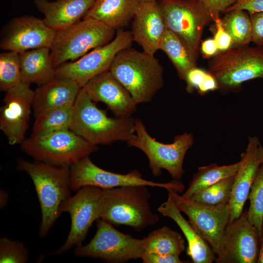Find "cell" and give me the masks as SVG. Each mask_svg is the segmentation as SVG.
<instances>
[{
    "instance_id": "obj_1",
    "label": "cell",
    "mask_w": 263,
    "mask_h": 263,
    "mask_svg": "<svg viewBox=\"0 0 263 263\" xmlns=\"http://www.w3.org/2000/svg\"><path fill=\"white\" fill-rule=\"evenodd\" d=\"M17 169L27 173L34 185L41 214L39 234L44 237L61 214V203L71 196L70 167L19 158Z\"/></svg>"
},
{
    "instance_id": "obj_2",
    "label": "cell",
    "mask_w": 263,
    "mask_h": 263,
    "mask_svg": "<svg viewBox=\"0 0 263 263\" xmlns=\"http://www.w3.org/2000/svg\"><path fill=\"white\" fill-rule=\"evenodd\" d=\"M70 129L95 146L127 142L135 134L134 118L109 117L106 111L98 108L82 88L74 104Z\"/></svg>"
},
{
    "instance_id": "obj_3",
    "label": "cell",
    "mask_w": 263,
    "mask_h": 263,
    "mask_svg": "<svg viewBox=\"0 0 263 263\" xmlns=\"http://www.w3.org/2000/svg\"><path fill=\"white\" fill-rule=\"evenodd\" d=\"M138 104L151 101L164 85L163 68L154 55L130 47L119 52L109 70Z\"/></svg>"
},
{
    "instance_id": "obj_4",
    "label": "cell",
    "mask_w": 263,
    "mask_h": 263,
    "mask_svg": "<svg viewBox=\"0 0 263 263\" xmlns=\"http://www.w3.org/2000/svg\"><path fill=\"white\" fill-rule=\"evenodd\" d=\"M148 186L133 185L103 189L100 219L112 225L140 231L159 220L150 205Z\"/></svg>"
},
{
    "instance_id": "obj_5",
    "label": "cell",
    "mask_w": 263,
    "mask_h": 263,
    "mask_svg": "<svg viewBox=\"0 0 263 263\" xmlns=\"http://www.w3.org/2000/svg\"><path fill=\"white\" fill-rule=\"evenodd\" d=\"M222 94L237 93L244 82L263 80V46H248L219 52L208 63Z\"/></svg>"
},
{
    "instance_id": "obj_6",
    "label": "cell",
    "mask_w": 263,
    "mask_h": 263,
    "mask_svg": "<svg viewBox=\"0 0 263 263\" xmlns=\"http://www.w3.org/2000/svg\"><path fill=\"white\" fill-rule=\"evenodd\" d=\"M114 29L90 17L56 31L50 48L53 65L56 69L68 60L74 61L87 52L110 42Z\"/></svg>"
},
{
    "instance_id": "obj_7",
    "label": "cell",
    "mask_w": 263,
    "mask_h": 263,
    "mask_svg": "<svg viewBox=\"0 0 263 263\" xmlns=\"http://www.w3.org/2000/svg\"><path fill=\"white\" fill-rule=\"evenodd\" d=\"M134 130L135 134L127 141L128 145L145 154L153 175L159 176L161 169H164L174 179H181L184 172L185 155L194 143L193 135L185 132L176 135L171 143H161L151 137L139 118L134 119Z\"/></svg>"
},
{
    "instance_id": "obj_8",
    "label": "cell",
    "mask_w": 263,
    "mask_h": 263,
    "mask_svg": "<svg viewBox=\"0 0 263 263\" xmlns=\"http://www.w3.org/2000/svg\"><path fill=\"white\" fill-rule=\"evenodd\" d=\"M21 149L37 161L70 167L97 148L67 129L40 137L30 136L21 144Z\"/></svg>"
},
{
    "instance_id": "obj_9",
    "label": "cell",
    "mask_w": 263,
    "mask_h": 263,
    "mask_svg": "<svg viewBox=\"0 0 263 263\" xmlns=\"http://www.w3.org/2000/svg\"><path fill=\"white\" fill-rule=\"evenodd\" d=\"M166 29L175 34L197 64L205 28L212 20L198 0H159Z\"/></svg>"
},
{
    "instance_id": "obj_10",
    "label": "cell",
    "mask_w": 263,
    "mask_h": 263,
    "mask_svg": "<svg viewBox=\"0 0 263 263\" xmlns=\"http://www.w3.org/2000/svg\"><path fill=\"white\" fill-rule=\"evenodd\" d=\"M96 222L94 236L88 244L75 246V255L99 258L110 263L141 258L145 250V238L138 239L121 232L102 219H98Z\"/></svg>"
},
{
    "instance_id": "obj_11",
    "label": "cell",
    "mask_w": 263,
    "mask_h": 263,
    "mask_svg": "<svg viewBox=\"0 0 263 263\" xmlns=\"http://www.w3.org/2000/svg\"><path fill=\"white\" fill-rule=\"evenodd\" d=\"M71 190L77 191L85 186H94L109 189L122 186L143 185L170 188L181 191L184 186L178 180L168 183H158L144 179L141 173L134 169L127 174L114 173L103 169L95 165L89 156H86L70 167Z\"/></svg>"
},
{
    "instance_id": "obj_12",
    "label": "cell",
    "mask_w": 263,
    "mask_h": 263,
    "mask_svg": "<svg viewBox=\"0 0 263 263\" xmlns=\"http://www.w3.org/2000/svg\"><path fill=\"white\" fill-rule=\"evenodd\" d=\"M103 196V189L85 186L61 203L59 211L70 214L71 228L66 240L53 254L61 255L74 245L82 244L92 224L100 219Z\"/></svg>"
},
{
    "instance_id": "obj_13",
    "label": "cell",
    "mask_w": 263,
    "mask_h": 263,
    "mask_svg": "<svg viewBox=\"0 0 263 263\" xmlns=\"http://www.w3.org/2000/svg\"><path fill=\"white\" fill-rule=\"evenodd\" d=\"M133 41L131 31L118 30L115 37L107 44L57 67L55 77L71 79L82 88L95 76L109 70L117 54L130 47Z\"/></svg>"
},
{
    "instance_id": "obj_14",
    "label": "cell",
    "mask_w": 263,
    "mask_h": 263,
    "mask_svg": "<svg viewBox=\"0 0 263 263\" xmlns=\"http://www.w3.org/2000/svg\"><path fill=\"white\" fill-rule=\"evenodd\" d=\"M167 190L177 208L187 215L190 224L217 256L220 250L225 228L230 222L228 204L206 207L184 198L172 189Z\"/></svg>"
},
{
    "instance_id": "obj_15",
    "label": "cell",
    "mask_w": 263,
    "mask_h": 263,
    "mask_svg": "<svg viewBox=\"0 0 263 263\" xmlns=\"http://www.w3.org/2000/svg\"><path fill=\"white\" fill-rule=\"evenodd\" d=\"M260 234L248 221L247 212L230 222L225 228L216 263H257Z\"/></svg>"
},
{
    "instance_id": "obj_16",
    "label": "cell",
    "mask_w": 263,
    "mask_h": 263,
    "mask_svg": "<svg viewBox=\"0 0 263 263\" xmlns=\"http://www.w3.org/2000/svg\"><path fill=\"white\" fill-rule=\"evenodd\" d=\"M56 31L42 19L24 15L12 19L1 36L0 47L3 50L21 52L36 48H51Z\"/></svg>"
},
{
    "instance_id": "obj_17",
    "label": "cell",
    "mask_w": 263,
    "mask_h": 263,
    "mask_svg": "<svg viewBox=\"0 0 263 263\" xmlns=\"http://www.w3.org/2000/svg\"><path fill=\"white\" fill-rule=\"evenodd\" d=\"M82 88L92 101L104 103L116 117H132L136 111L132 95L110 70L95 76Z\"/></svg>"
},
{
    "instance_id": "obj_18",
    "label": "cell",
    "mask_w": 263,
    "mask_h": 263,
    "mask_svg": "<svg viewBox=\"0 0 263 263\" xmlns=\"http://www.w3.org/2000/svg\"><path fill=\"white\" fill-rule=\"evenodd\" d=\"M241 160L242 163L234 176L228 203L230 222L238 218L243 213L251 187L263 162V147L257 136L248 137L245 151L241 154Z\"/></svg>"
},
{
    "instance_id": "obj_19",
    "label": "cell",
    "mask_w": 263,
    "mask_h": 263,
    "mask_svg": "<svg viewBox=\"0 0 263 263\" xmlns=\"http://www.w3.org/2000/svg\"><path fill=\"white\" fill-rule=\"evenodd\" d=\"M166 30L163 14L157 0L142 1L133 18V41L148 54L154 55L159 50Z\"/></svg>"
},
{
    "instance_id": "obj_20",
    "label": "cell",
    "mask_w": 263,
    "mask_h": 263,
    "mask_svg": "<svg viewBox=\"0 0 263 263\" xmlns=\"http://www.w3.org/2000/svg\"><path fill=\"white\" fill-rule=\"evenodd\" d=\"M0 109V129L11 145L21 144L29 127L32 101L5 93Z\"/></svg>"
},
{
    "instance_id": "obj_21",
    "label": "cell",
    "mask_w": 263,
    "mask_h": 263,
    "mask_svg": "<svg viewBox=\"0 0 263 263\" xmlns=\"http://www.w3.org/2000/svg\"><path fill=\"white\" fill-rule=\"evenodd\" d=\"M95 0H34L45 23L58 31L80 21L85 17Z\"/></svg>"
},
{
    "instance_id": "obj_22",
    "label": "cell",
    "mask_w": 263,
    "mask_h": 263,
    "mask_svg": "<svg viewBox=\"0 0 263 263\" xmlns=\"http://www.w3.org/2000/svg\"><path fill=\"white\" fill-rule=\"evenodd\" d=\"M81 88L73 80L56 77L39 86L32 102L35 117L50 110L74 105Z\"/></svg>"
},
{
    "instance_id": "obj_23",
    "label": "cell",
    "mask_w": 263,
    "mask_h": 263,
    "mask_svg": "<svg viewBox=\"0 0 263 263\" xmlns=\"http://www.w3.org/2000/svg\"><path fill=\"white\" fill-rule=\"evenodd\" d=\"M164 216L173 220L183 232L188 242L187 254L194 263H211L216 256L209 245L198 234L187 221L176 207L171 195L168 193L167 200L157 208Z\"/></svg>"
},
{
    "instance_id": "obj_24",
    "label": "cell",
    "mask_w": 263,
    "mask_h": 263,
    "mask_svg": "<svg viewBox=\"0 0 263 263\" xmlns=\"http://www.w3.org/2000/svg\"><path fill=\"white\" fill-rule=\"evenodd\" d=\"M19 64L23 80L25 83L42 85L56 76L50 49L42 47L19 54Z\"/></svg>"
},
{
    "instance_id": "obj_25",
    "label": "cell",
    "mask_w": 263,
    "mask_h": 263,
    "mask_svg": "<svg viewBox=\"0 0 263 263\" xmlns=\"http://www.w3.org/2000/svg\"><path fill=\"white\" fill-rule=\"evenodd\" d=\"M141 1L95 0L85 17L93 18L115 30L126 26L133 19Z\"/></svg>"
},
{
    "instance_id": "obj_26",
    "label": "cell",
    "mask_w": 263,
    "mask_h": 263,
    "mask_svg": "<svg viewBox=\"0 0 263 263\" xmlns=\"http://www.w3.org/2000/svg\"><path fill=\"white\" fill-rule=\"evenodd\" d=\"M0 90L5 93L22 96L32 101L34 91L23 81L19 54L11 51L0 54Z\"/></svg>"
},
{
    "instance_id": "obj_27",
    "label": "cell",
    "mask_w": 263,
    "mask_h": 263,
    "mask_svg": "<svg viewBox=\"0 0 263 263\" xmlns=\"http://www.w3.org/2000/svg\"><path fill=\"white\" fill-rule=\"evenodd\" d=\"M242 161L229 165L219 166L212 163L207 166L200 167L189 183L185 192L182 195L189 199L197 192L207 188L229 177L234 176Z\"/></svg>"
},
{
    "instance_id": "obj_28",
    "label": "cell",
    "mask_w": 263,
    "mask_h": 263,
    "mask_svg": "<svg viewBox=\"0 0 263 263\" xmlns=\"http://www.w3.org/2000/svg\"><path fill=\"white\" fill-rule=\"evenodd\" d=\"M145 238V252L180 255L185 249V240L181 235L167 226L152 231Z\"/></svg>"
},
{
    "instance_id": "obj_29",
    "label": "cell",
    "mask_w": 263,
    "mask_h": 263,
    "mask_svg": "<svg viewBox=\"0 0 263 263\" xmlns=\"http://www.w3.org/2000/svg\"><path fill=\"white\" fill-rule=\"evenodd\" d=\"M74 115V105L50 110L36 117L31 136L40 137L70 129Z\"/></svg>"
},
{
    "instance_id": "obj_30",
    "label": "cell",
    "mask_w": 263,
    "mask_h": 263,
    "mask_svg": "<svg viewBox=\"0 0 263 263\" xmlns=\"http://www.w3.org/2000/svg\"><path fill=\"white\" fill-rule=\"evenodd\" d=\"M159 50L167 55L174 66L179 77L185 80L188 72L197 67L181 40L172 32L166 29L160 40Z\"/></svg>"
},
{
    "instance_id": "obj_31",
    "label": "cell",
    "mask_w": 263,
    "mask_h": 263,
    "mask_svg": "<svg viewBox=\"0 0 263 263\" xmlns=\"http://www.w3.org/2000/svg\"><path fill=\"white\" fill-rule=\"evenodd\" d=\"M221 18L223 27L231 38V48L248 46L252 42L249 13L244 10H233Z\"/></svg>"
},
{
    "instance_id": "obj_32",
    "label": "cell",
    "mask_w": 263,
    "mask_h": 263,
    "mask_svg": "<svg viewBox=\"0 0 263 263\" xmlns=\"http://www.w3.org/2000/svg\"><path fill=\"white\" fill-rule=\"evenodd\" d=\"M235 175L197 192L188 199L197 204L209 207L228 204Z\"/></svg>"
},
{
    "instance_id": "obj_33",
    "label": "cell",
    "mask_w": 263,
    "mask_h": 263,
    "mask_svg": "<svg viewBox=\"0 0 263 263\" xmlns=\"http://www.w3.org/2000/svg\"><path fill=\"white\" fill-rule=\"evenodd\" d=\"M249 206L247 212L249 222L258 230L261 237L263 223V162L261 165L248 196Z\"/></svg>"
},
{
    "instance_id": "obj_34",
    "label": "cell",
    "mask_w": 263,
    "mask_h": 263,
    "mask_svg": "<svg viewBox=\"0 0 263 263\" xmlns=\"http://www.w3.org/2000/svg\"><path fill=\"white\" fill-rule=\"evenodd\" d=\"M28 260V251L22 242L0 238V263H25Z\"/></svg>"
},
{
    "instance_id": "obj_35",
    "label": "cell",
    "mask_w": 263,
    "mask_h": 263,
    "mask_svg": "<svg viewBox=\"0 0 263 263\" xmlns=\"http://www.w3.org/2000/svg\"><path fill=\"white\" fill-rule=\"evenodd\" d=\"M209 72L203 69L194 67L187 73L185 81L186 82V90L188 93H192L202 84L206 79Z\"/></svg>"
},
{
    "instance_id": "obj_36",
    "label": "cell",
    "mask_w": 263,
    "mask_h": 263,
    "mask_svg": "<svg viewBox=\"0 0 263 263\" xmlns=\"http://www.w3.org/2000/svg\"><path fill=\"white\" fill-rule=\"evenodd\" d=\"M215 22L216 31L214 36V39L219 52L226 51L231 48V38L224 29L221 18L217 17L213 20Z\"/></svg>"
},
{
    "instance_id": "obj_37",
    "label": "cell",
    "mask_w": 263,
    "mask_h": 263,
    "mask_svg": "<svg viewBox=\"0 0 263 263\" xmlns=\"http://www.w3.org/2000/svg\"><path fill=\"white\" fill-rule=\"evenodd\" d=\"M210 15L212 20L236 2L237 0H198Z\"/></svg>"
},
{
    "instance_id": "obj_38",
    "label": "cell",
    "mask_w": 263,
    "mask_h": 263,
    "mask_svg": "<svg viewBox=\"0 0 263 263\" xmlns=\"http://www.w3.org/2000/svg\"><path fill=\"white\" fill-rule=\"evenodd\" d=\"M252 27V42L263 46V12L249 13Z\"/></svg>"
},
{
    "instance_id": "obj_39",
    "label": "cell",
    "mask_w": 263,
    "mask_h": 263,
    "mask_svg": "<svg viewBox=\"0 0 263 263\" xmlns=\"http://www.w3.org/2000/svg\"><path fill=\"white\" fill-rule=\"evenodd\" d=\"M144 263H182L178 255H163L144 252L141 258Z\"/></svg>"
},
{
    "instance_id": "obj_40",
    "label": "cell",
    "mask_w": 263,
    "mask_h": 263,
    "mask_svg": "<svg viewBox=\"0 0 263 263\" xmlns=\"http://www.w3.org/2000/svg\"><path fill=\"white\" fill-rule=\"evenodd\" d=\"M237 9L244 10L248 13L263 12V0H237L225 13Z\"/></svg>"
},
{
    "instance_id": "obj_41",
    "label": "cell",
    "mask_w": 263,
    "mask_h": 263,
    "mask_svg": "<svg viewBox=\"0 0 263 263\" xmlns=\"http://www.w3.org/2000/svg\"><path fill=\"white\" fill-rule=\"evenodd\" d=\"M200 50L205 58L212 57L219 52L217 45L213 38H209L202 42Z\"/></svg>"
},
{
    "instance_id": "obj_42",
    "label": "cell",
    "mask_w": 263,
    "mask_h": 263,
    "mask_svg": "<svg viewBox=\"0 0 263 263\" xmlns=\"http://www.w3.org/2000/svg\"><path fill=\"white\" fill-rule=\"evenodd\" d=\"M218 90V85L215 78L209 72V74L202 84L197 89L198 93L201 95L209 92Z\"/></svg>"
},
{
    "instance_id": "obj_43",
    "label": "cell",
    "mask_w": 263,
    "mask_h": 263,
    "mask_svg": "<svg viewBox=\"0 0 263 263\" xmlns=\"http://www.w3.org/2000/svg\"><path fill=\"white\" fill-rule=\"evenodd\" d=\"M257 263H263V223L260 237V248Z\"/></svg>"
},
{
    "instance_id": "obj_44",
    "label": "cell",
    "mask_w": 263,
    "mask_h": 263,
    "mask_svg": "<svg viewBox=\"0 0 263 263\" xmlns=\"http://www.w3.org/2000/svg\"><path fill=\"white\" fill-rule=\"evenodd\" d=\"M8 194L6 190L0 189V207L2 208L6 205L8 200Z\"/></svg>"
},
{
    "instance_id": "obj_45",
    "label": "cell",
    "mask_w": 263,
    "mask_h": 263,
    "mask_svg": "<svg viewBox=\"0 0 263 263\" xmlns=\"http://www.w3.org/2000/svg\"><path fill=\"white\" fill-rule=\"evenodd\" d=\"M143 0H142V1H143Z\"/></svg>"
}]
</instances>
